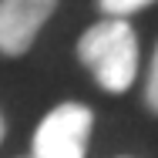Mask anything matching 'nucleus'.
Here are the masks:
<instances>
[{
    "mask_svg": "<svg viewBox=\"0 0 158 158\" xmlns=\"http://www.w3.org/2000/svg\"><path fill=\"white\" fill-rule=\"evenodd\" d=\"M3 131H7V125H3V114H0V141H3Z\"/></svg>",
    "mask_w": 158,
    "mask_h": 158,
    "instance_id": "obj_6",
    "label": "nucleus"
},
{
    "mask_svg": "<svg viewBox=\"0 0 158 158\" xmlns=\"http://www.w3.org/2000/svg\"><path fill=\"white\" fill-rule=\"evenodd\" d=\"M145 104L158 114V47L152 57V67H148V77H145Z\"/></svg>",
    "mask_w": 158,
    "mask_h": 158,
    "instance_id": "obj_5",
    "label": "nucleus"
},
{
    "mask_svg": "<svg viewBox=\"0 0 158 158\" xmlns=\"http://www.w3.org/2000/svg\"><path fill=\"white\" fill-rule=\"evenodd\" d=\"M98 3H101V10L111 14V17H128V14L141 10V7H148L152 0H98Z\"/></svg>",
    "mask_w": 158,
    "mask_h": 158,
    "instance_id": "obj_4",
    "label": "nucleus"
},
{
    "mask_svg": "<svg viewBox=\"0 0 158 158\" xmlns=\"http://www.w3.org/2000/svg\"><path fill=\"white\" fill-rule=\"evenodd\" d=\"M77 61L104 91L121 94L138 74V34L125 17L98 20L77 40Z\"/></svg>",
    "mask_w": 158,
    "mask_h": 158,
    "instance_id": "obj_1",
    "label": "nucleus"
},
{
    "mask_svg": "<svg viewBox=\"0 0 158 158\" xmlns=\"http://www.w3.org/2000/svg\"><path fill=\"white\" fill-rule=\"evenodd\" d=\"M57 0H0V54L20 57L37 40L40 27L51 20Z\"/></svg>",
    "mask_w": 158,
    "mask_h": 158,
    "instance_id": "obj_3",
    "label": "nucleus"
},
{
    "mask_svg": "<svg viewBox=\"0 0 158 158\" xmlns=\"http://www.w3.org/2000/svg\"><path fill=\"white\" fill-rule=\"evenodd\" d=\"M94 128V111L88 104L67 101L44 114L34 131V155L31 158H84L88 138Z\"/></svg>",
    "mask_w": 158,
    "mask_h": 158,
    "instance_id": "obj_2",
    "label": "nucleus"
}]
</instances>
